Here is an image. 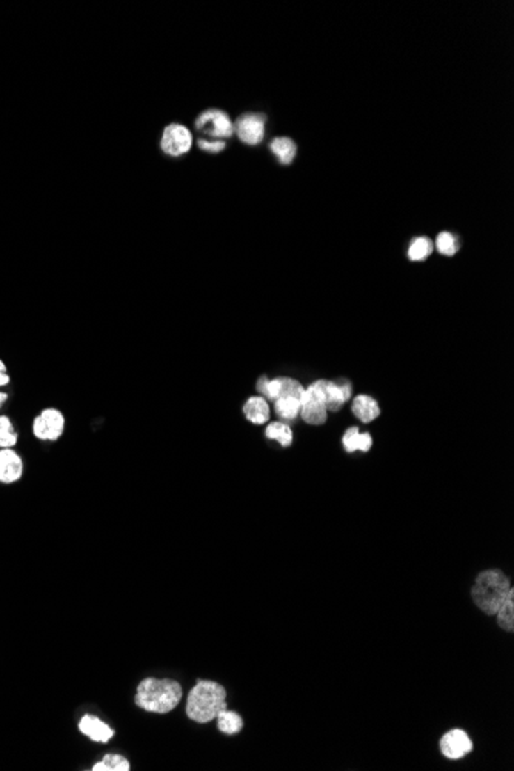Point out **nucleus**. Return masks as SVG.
<instances>
[{
    "mask_svg": "<svg viewBox=\"0 0 514 771\" xmlns=\"http://www.w3.org/2000/svg\"><path fill=\"white\" fill-rule=\"evenodd\" d=\"M184 690L172 679H143L136 691V704L145 711L165 715L175 710L182 701Z\"/></svg>",
    "mask_w": 514,
    "mask_h": 771,
    "instance_id": "nucleus-1",
    "label": "nucleus"
},
{
    "mask_svg": "<svg viewBox=\"0 0 514 771\" xmlns=\"http://www.w3.org/2000/svg\"><path fill=\"white\" fill-rule=\"evenodd\" d=\"M227 708V691L214 681H199L186 697V716L198 724H208Z\"/></svg>",
    "mask_w": 514,
    "mask_h": 771,
    "instance_id": "nucleus-2",
    "label": "nucleus"
},
{
    "mask_svg": "<svg viewBox=\"0 0 514 771\" xmlns=\"http://www.w3.org/2000/svg\"><path fill=\"white\" fill-rule=\"evenodd\" d=\"M514 591L510 578L501 570H485L477 574L472 588V598L482 613L495 616L499 607Z\"/></svg>",
    "mask_w": 514,
    "mask_h": 771,
    "instance_id": "nucleus-3",
    "label": "nucleus"
},
{
    "mask_svg": "<svg viewBox=\"0 0 514 771\" xmlns=\"http://www.w3.org/2000/svg\"><path fill=\"white\" fill-rule=\"evenodd\" d=\"M195 128L209 141H223L234 134V123L230 116L220 110H207L195 119Z\"/></svg>",
    "mask_w": 514,
    "mask_h": 771,
    "instance_id": "nucleus-4",
    "label": "nucleus"
},
{
    "mask_svg": "<svg viewBox=\"0 0 514 771\" xmlns=\"http://www.w3.org/2000/svg\"><path fill=\"white\" fill-rule=\"evenodd\" d=\"M65 430V418L62 411L45 408L33 422V434L39 440L54 442L61 439Z\"/></svg>",
    "mask_w": 514,
    "mask_h": 771,
    "instance_id": "nucleus-5",
    "label": "nucleus"
},
{
    "mask_svg": "<svg viewBox=\"0 0 514 771\" xmlns=\"http://www.w3.org/2000/svg\"><path fill=\"white\" fill-rule=\"evenodd\" d=\"M193 145L191 131L179 123H171L165 128L161 141V147L165 154L177 157L190 151Z\"/></svg>",
    "mask_w": 514,
    "mask_h": 771,
    "instance_id": "nucleus-6",
    "label": "nucleus"
},
{
    "mask_svg": "<svg viewBox=\"0 0 514 771\" xmlns=\"http://www.w3.org/2000/svg\"><path fill=\"white\" fill-rule=\"evenodd\" d=\"M440 753L447 759L458 761L473 752V740L463 730H450L440 739Z\"/></svg>",
    "mask_w": 514,
    "mask_h": 771,
    "instance_id": "nucleus-7",
    "label": "nucleus"
},
{
    "mask_svg": "<svg viewBox=\"0 0 514 771\" xmlns=\"http://www.w3.org/2000/svg\"><path fill=\"white\" fill-rule=\"evenodd\" d=\"M265 120L266 118L264 114H243L234 127L239 139L247 145L262 142L265 136Z\"/></svg>",
    "mask_w": 514,
    "mask_h": 771,
    "instance_id": "nucleus-8",
    "label": "nucleus"
},
{
    "mask_svg": "<svg viewBox=\"0 0 514 771\" xmlns=\"http://www.w3.org/2000/svg\"><path fill=\"white\" fill-rule=\"evenodd\" d=\"M24 476V461L13 448H0V484H14Z\"/></svg>",
    "mask_w": 514,
    "mask_h": 771,
    "instance_id": "nucleus-9",
    "label": "nucleus"
},
{
    "mask_svg": "<svg viewBox=\"0 0 514 771\" xmlns=\"http://www.w3.org/2000/svg\"><path fill=\"white\" fill-rule=\"evenodd\" d=\"M351 397V383L344 381L340 383L325 381L323 383V404L328 411H339L344 404Z\"/></svg>",
    "mask_w": 514,
    "mask_h": 771,
    "instance_id": "nucleus-10",
    "label": "nucleus"
},
{
    "mask_svg": "<svg viewBox=\"0 0 514 771\" xmlns=\"http://www.w3.org/2000/svg\"><path fill=\"white\" fill-rule=\"evenodd\" d=\"M79 730H81L82 734H85L86 738H90L94 742H99V744H106V742H110L111 738L114 736V730L110 725L105 724L104 721H100L97 716H91V715H85L81 719V722H79Z\"/></svg>",
    "mask_w": 514,
    "mask_h": 771,
    "instance_id": "nucleus-11",
    "label": "nucleus"
},
{
    "mask_svg": "<svg viewBox=\"0 0 514 771\" xmlns=\"http://www.w3.org/2000/svg\"><path fill=\"white\" fill-rule=\"evenodd\" d=\"M270 413H271L270 405H268L266 399H264L262 396L250 397L243 405L245 418H247L251 422V424H255V425L266 424V422L270 420Z\"/></svg>",
    "mask_w": 514,
    "mask_h": 771,
    "instance_id": "nucleus-12",
    "label": "nucleus"
},
{
    "mask_svg": "<svg viewBox=\"0 0 514 771\" xmlns=\"http://www.w3.org/2000/svg\"><path fill=\"white\" fill-rule=\"evenodd\" d=\"M353 414L364 424H370L374 419L380 416L379 404L373 397L360 395L353 401Z\"/></svg>",
    "mask_w": 514,
    "mask_h": 771,
    "instance_id": "nucleus-13",
    "label": "nucleus"
},
{
    "mask_svg": "<svg viewBox=\"0 0 514 771\" xmlns=\"http://www.w3.org/2000/svg\"><path fill=\"white\" fill-rule=\"evenodd\" d=\"M342 443L346 453H354V451H370L373 445V438L370 433H360L358 427H351L345 431Z\"/></svg>",
    "mask_w": 514,
    "mask_h": 771,
    "instance_id": "nucleus-14",
    "label": "nucleus"
},
{
    "mask_svg": "<svg viewBox=\"0 0 514 771\" xmlns=\"http://www.w3.org/2000/svg\"><path fill=\"white\" fill-rule=\"evenodd\" d=\"M270 150L279 159L282 165L291 164L296 157V152H298V147H296V143L289 137H276L270 143Z\"/></svg>",
    "mask_w": 514,
    "mask_h": 771,
    "instance_id": "nucleus-15",
    "label": "nucleus"
},
{
    "mask_svg": "<svg viewBox=\"0 0 514 771\" xmlns=\"http://www.w3.org/2000/svg\"><path fill=\"white\" fill-rule=\"evenodd\" d=\"M216 721H217V729H219L223 734H228V736L241 733L243 729L242 716L237 715L236 711H230L228 708L220 711L219 715H217Z\"/></svg>",
    "mask_w": 514,
    "mask_h": 771,
    "instance_id": "nucleus-16",
    "label": "nucleus"
},
{
    "mask_svg": "<svg viewBox=\"0 0 514 771\" xmlns=\"http://www.w3.org/2000/svg\"><path fill=\"white\" fill-rule=\"evenodd\" d=\"M327 406L321 401H310L300 405V416L310 425H322L327 420Z\"/></svg>",
    "mask_w": 514,
    "mask_h": 771,
    "instance_id": "nucleus-17",
    "label": "nucleus"
},
{
    "mask_svg": "<svg viewBox=\"0 0 514 771\" xmlns=\"http://www.w3.org/2000/svg\"><path fill=\"white\" fill-rule=\"evenodd\" d=\"M274 411L282 420H294L300 414V402L296 397H279L274 401Z\"/></svg>",
    "mask_w": 514,
    "mask_h": 771,
    "instance_id": "nucleus-18",
    "label": "nucleus"
},
{
    "mask_svg": "<svg viewBox=\"0 0 514 771\" xmlns=\"http://www.w3.org/2000/svg\"><path fill=\"white\" fill-rule=\"evenodd\" d=\"M265 436L268 439L279 442L282 447H289L293 443V430L284 422H271L266 427Z\"/></svg>",
    "mask_w": 514,
    "mask_h": 771,
    "instance_id": "nucleus-19",
    "label": "nucleus"
},
{
    "mask_svg": "<svg viewBox=\"0 0 514 771\" xmlns=\"http://www.w3.org/2000/svg\"><path fill=\"white\" fill-rule=\"evenodd\" d=\"M495 616L497 617V623L502 630L505 631L514 630V591L505 599L502 605L499 607Z\"/></svg>",
    "mask_w": 514,
    "mask_h": 771,
    "instance_id": "nucleus-20",
    "label": "nucleus"
},
{
    "mask_svg": "<svg viewBox=\"0 0 514 771\" xmlns=\"http://www.w3.org/2000/svg\"><path fill=\"white\" fill-rule=\"evenodd\" d=\"M129 762L120 754H106L105 758L94 763L93 771H128Z\"/></svg>",
    "mask_w": 514,
    "mask_h": 771,
    "instance_id": "nucleus-21",
    "label": "nucleus"
},
{
    "mask_svg": "<svg viewBox=\"0 0 514 771\" xmlns=\"http://www.w3.org/2000/svg\"><path fill=\"white\" fill-rule=\"evenodd\" d=\"M19 440V434L14 430L8 416H0V448H14Z\"/></svg>",
    "mask_w": 514,
    "mask_h": 771,
    "instance_id": "nucleus-22",
    "label": "nucleus"
},
{
    "mask_svg": "<svg viewBox=\"0 0 514 771\" xmlns=\"http://www.w3.org/2000/svg\"><path fill=\"white\" fill-rule=\"evenodd\" d=\"M433 253V244L428 237H417L411 242L408 248V257L412 262L425 260Z\"/></svg>",
    "mask_w": 514,
    "mask_h": 771,
    "instance_id": "nucleus-23",
    "label": "nucleus"
},
{
    "mask_svg": "<svg viewBox=\"0 0 514 771\" xmlns=\"http://www.w3.org/2000/svg\"><path fill=\"white\" fill-rule=\"evenodd\" d=\"M303 390H305V388L302 387V383H300L299 381L291 379V377H280V392H279V397H296V399H300Z\"/></svg>",
    "mask_w": 514,
    "mask_h": 771,
    "instance_id": "nucleus-24",
    "label": "nucleus"
},
{
    "mask_svg": "<svg viewBox=\"0 0 514 771\" xmlns=\"http://www.w3.org/2000/svg\"><path fill=\"white\" fill-rule=\"evenodd\" d=\"M436 246L440 254H444V256H454L456 253H458V241H456V237L451 235V232H440V235L437 236V241H436Z\"/></svg>",
    "mask_w": 514,
    "mask_h": 771,
    "instance_id": "nucleus-25",
    "label": "nucleus"
},
{
    "mask_svg": "<svg viewBox=\"0 0 514 771\" xmlns=\"http://www.w3.org/2000/svg\"><path fill=\"white\" fill-rule=\"evenodd\" d=\"M198 145L202 151L213 152V154H216V152H220L223 151V148H225V141H209V139H205V137H200V139H198Z\"/></svg>",
    "mask_w": 514,
    "mask_h": 771,
    "instance_id": "nucleus-26",
    "label": "nucleus"
},
{
    "mask_svg": "<svg viewBox=\"0 0 514 771\" xmlns=\"http://www.w3.org/2000/svg\"><path fill=\"white\" fill-rule=\"evenodd\" d=\"M11 382V377L6 374V371H0V387H5Z\"/></svg>",
    "mask_w": 514,
    "mask_h": 771,
    "instance_id": "nucleus-27",
    "label": "nucleus"
},
{
    "mask_svg": "<svg viewBox=\"0 0 514 771\" xmlns=\"http://www.w3.org/2000/svg\"><path fill=\"white\" fill-rule=\"evenodd\" d=\"M6 401H8V395H6V392L0 391V408H2V406L5 405Z\"/></svg>",
    "mask_w": 514,
    "mask_h": 771,
    "instance_id": "nucleus-28",
    "label": "nucleus"
},
{
    "mask_svg": "<svg viewBox=\"0 0 514 771\" xmlns=\"http://www.w3.org/2000/svg\"><path fill=\"white\" fill-rule=\"evenodd\" d=\"M0 371H6V365H5L2 359H0Z\"/></svg>",
    "mask_w": 514,
    "mask_h": 771,
    "instance_id": "nucleus-29",
    "label": "nucleus"
}]
</instances>
